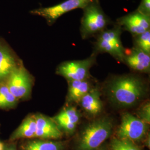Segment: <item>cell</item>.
Returning <instances> with one entry per match:
<instances>
[{
	"instance_id": "cell-1",
	"label": "cell",
	"mask_w": 150,
	"mask_h": 150,
	"mask_svg": "<svg viewBox=\"0 0 150 150\" xmlns=\"http://www.w3.org/2000/svg\"><path fill=\"white\" fill-rule=\"evenodd\" d=\"M108 95L112 102L121 107L134 106L145 95L144 82L133 75L115 77L107 88Z\"/></svg>"
},
{
	"instance_id": "cell-2",
	"label": "cell",
	"mask_w": 150,
	"mask_h": 150,
	"mask_svg": "<svg viewBox=\"0 0 150 150\" xmlns=\"http://www.w3.org/2000/svg\"><path fill=\"white\" fill-rule=\"evenodd\" d=\"M81 20V36L82 39L95 37L108 26L114 24L102 10L99 0H95L83 8Z\"/></svg>"
},
{
	"instance_id": "cell-3",
	"label": "cell",
	"mask_w": 150,
	"mask_h": 150,
	"mask_svg": "<svg viewBox=\"0 0 150 150\" xmlns=\"http://www.w3.org/2000/svg\"><path fill=\"white\" fill-rule=\"evenodd\" d=\"M112 129V121L108 117L89 123L82 133L77 150H96L110 137Z\"/></svg>"
},
{
	"instance_id": "cell-4",
	"label": "cell",
	"mask_w": 150,
	"mask_h": 150,
	"mask_svg": "<svg viewBox=\"0 0 150 150\" xmlns=\"http://www.w3.org/2000/svg\"><path fill=\"white\" fill-rule=\"evenodd\" d=\"M123 30L114 23L111 28H107L96 36L95 50L97 52H105L111 54L118 61L123 62L126 51L121 41Z\"/></svg>"
},
{
	"instance_id": "cell-5",
	"label": "cell",
	"mask_w": 150,
	"mask_h": 150,
	"mask_svg": "<svg viewBox=\"0 0 150 150\" xmlns=\"http://www.w3.org/2000/svg\"><path fill=\"white\" fill-rule=\"evenodd\" d=\"M94 1L95 0H66L51 7L32 10L30 13L43 17L48 25L51 26L66 13L78 8L83 9Z\"/></svg>"
},
{
	"instance_id": "cell-6",
	"label": "cell",
	"mask_w": 150,
	"mask_h": 150,
	"mask_svg": "<svg viewBox=\"0 0 150 150\" xmlns=\"http://www.w3.org/2000/svg\"><path fill=\"white\" fill-rule=\"evenodd\" d=\"M147 125L139 117L130 113H125L117 132V138L134 143L139 142L145 137Z\"/></svg>"
},
{
	"instance_id": "cell-7",
	"label": "cell",
	"mask_w": 150,
	"mask_h": 150,
	"mask_svg": "<svg viewBox=\"0 0 150 150\" xmlns=\"http://www.w3.org/2000/svg\"><path fill=\"white\" fill-rule=\"evenodd\" d=\"M96 53L86 59L69 61L59 64L56 73L69 81H83L89 76L91 67L96 62Z\"/></svg>"
},
{
	"instance_id": "cell-8",
	"label": "cell",
	"mask_w": 150,
	"mask_h": 150,
	"mask_svg": "<svg viewBox=\"0 0 150 150\" xmlns=\"http://www.w3.org/2000/svg\"><path fill=\"white\" fill-rule=\"evenodd\" d=\"M5 83L17 100L26 98L31 93V77L22 64L11 72Z\"/></svg>"
},
{
	"instance_id": "cell-9",
	"label": "cell",
	"mask_w": 150,
	"mask_h": 150,
	"mask_svg": "<svg viewBox=\"0 0 150 150\" xmlns=\"http://www.w3.org/2000/svg\"><path fill=\"white\" fill-rule=\"evenodd\" d=\"M115 23L134 36L150 30V17L145 16L136 10L118 18Z\"/></svg>"
},
{
	"instance_id": "cell-10",
	"label": "cell",
	"mask_w": 150,
	"mask_h": 150,
	"mask_svg": "<svg viewBox=\"0 0 150 150\" xmlns=\"http://www.w3.org/2000/svg\"><path fill=\"white\" fill-rule=\"evenodd\" d=\"M35 116L36 121V132L35 138L56 139L62 137V133L61 129L52 119L40 113Z\"/></svg>"
},
{
	"instance_id": "cell-11",
	"label": "cell",
	"mask_w": 150,
	"mask_h": 150,
	"mask_svg": "<svg viewBox=\"0 0 150 150\" xmlns=\"http://www.w3.org/2000/svg\"><path fill=\"white\" fill-rule=\"evenodd\" d=\"M21 64L9 46L0 39V85L5 83L11 72Z\"/></svg>"
},
{
	"instance_id": "cell-12",
	"label": "cell",
	"mask_w": 150,
	"mask_h": 150,
	"mask_svg": "<svg viewBox=\"0 0 150 150\" xmlns=\"http://www.w3.org/2000/svg\"><path fill=\"white\" fill-rule=\"evenodd\" d=\"M123 62L134 71L141 72L150 71V54L146 53L139 48L134 47L131 50L129 53H125Z\"/></svg>"
},
{
	"instance_id": "cell-13",
	"label": "cell",
	"mask_w": 150,
	"mask_h": 150,
	"mask_svg": "<svg viewBox=\"0 0 150 150\" xmlns=\"http://www.w3.org/2000/svg\"><path fill=\"white\" fill-rule=\"evenodd\" d=\"M79 102L84 111L90 115L95 116L102 111L103 104L100 93L97 89H91Z\"/></svg>"
},
{
	"instance_id": "cell-14",
	"label": "cell",
	"mask_w": 150,
	"mask_h": 150,
	"mask_svg": "<svg viewBox=\"0 0 150 150\" xmlns=\"http://www.w3.org/2000/svg\"><path fill=\"white\" fill-rule=\"evenodd\" d=\"M36 132V121L35 115L25 118L10 137L12 141L21 139H34Z\"/></svg>"
},
{
	"instance_id": "cell-15",
	"label": "cell",
	"mask_w": 150,
	"mask_h": 150,
	"mask_svg": "<svg viewBox=\"0 0 150 150\" xmlns=\"http://www.w3.org/2000/svg\"><path fill=\"white\" fill-rule=\"evenodd\" d=\"M62 142L46 139L30 140L21 146V150H64Z\"/></svg>"
},
{
	"instance_id": "cell-16",
	"label": "cell",
	"mask_w": 150,
	"mask_h": 150,
	"mask_svg": "<svg viewBox=\"0 0 150 150\" xmlns=\"http://www.w3.org/2000/svg\"><path fill=\"white\" fill-rule=\"evenodd\" d=\"M18 100L9 91L5 83L0 85V108L6 109L15 107Z\"/></svg>"
},
{
	"instance_id": "cell-17",
	"label": "cell",
	"mask_w": 150,
	"mask_h": 150,
	"mask_svg": "<svg viewBox=\"0 0 150 150\" xmlns=\"http://www.w3.org/2000/svg\"><path fill=\"white\" fill-rule=\"evenodd\" d=\"M80 118V113L74 107H67L54 117V121H65L78 124Z\"/></svg>"
},
{
	"instance_id": "cell-18",
	"label": "cell",
	"mask_w": 150,
	"mask_h": 150,
	"mask_svg": "<svg viewBox=\"0 0 150 150\" xmlns=\"http://www.w3.org/2000/svg\"><path fill=\"white\" fill-rule=\"evenodd\" d=\"M134 47L139 48L147 54H150V30L134 36Z\"/></svg>"
},
{
	"instance_id": "cell-19",
	"label": "cell",
	"mask_w": 150,
	"mask_h": 150,
	"mask_svg": "<svg viewBox=\"0 0 150 150\" xmlns=\"http://www.w3.org/2000/svg\"><path fill=\"white\" fill-rule=\"evenodd\" d=\"M110 150H140L134 142L125 139L113 138L110 143Z\"/></svg>"
},
{
	"instance_id": "cell-20",
	"label": "cell",
	"mask_w": 150,
	"mask_h": 150,
	"mask_svg": "<svg viewBox=\"0 0 150 150\" xmlns=\"http://www.w3.org/2000/svg\"><path fill=\"white\" fill-rule=\"evenodd\" d=\"M139 115L141 120L147 124L150 123V106L149 102H146L139 110Z\"/></svg>"
},
{
	"instance_id": "cell-21",
	"label": "cell",
	"mask_w": 150,
	"mask_h": 150,
	"mask_svg": "<svg viewBox=\"0 0 150 150\" xmlns=\"http://www.w3.org/2000/svg\"><path fill=\"white\" fill-rule=\"evenodd\" d=\"M137 10L145 16L150 17V0H141Z\"/></svg>"
},
{
	"instance_id": "cell-22",
	"label": "cell",
	"mask_w": 150,
	"mask_h": 150,
	"mask_svg": "<svg viewBox=\"0 0 150 150\" xmlns=\"http://www.w3.org/2000/svg\"><path fill=\"white\" fill-rule=\"evenodd\" d=\"M4 150H17L16 145L13 144L7 145L5 147Z\"/></svg>"
},
{
	"instance_id": "cell-23",
	"label": "cell",
	"mask_w": 150,
	"mask_h": 150,
	"mask_svg": "<svg viewBox=\"0 0 150 150\" xmlns=\"http://www.w3.org/2000/svg\"><path fill=\"white\" fill-rule=\"evenodd\" d=\"M5 145L4 144V143H2V142L0 141V150H4L5 149Z\"/></svg>"
},
{
	"instance_id": "cell-24",
	"label": "cell",
	"mask_w": 150,
	"mask_h": 150,
	"mask_svg": "<svg viewBox=\"0 0 150 150\" xmlns=\"http://www.w3.org/2000/svg\"></svg>"
}]
</instances>
